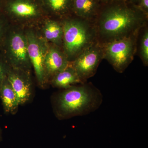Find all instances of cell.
<instances>
[{
    "label": "cell",
    "instance_id": "cell-1",
    "mask_svg": "<svg viewBox=\"0 0 148 148\" xmlns=\"http://www.w3.org/2000/svg\"><path fill=\"white\" fill-rule=\"evenodd\" d=\"M147 21L139 8L123 4L113 5L103 11L95 24L97 41L104 45L138 34Z\"/></svg>",
    "mask_w": 148,
    "mask_h": 148
},
{
    "label": "cell",
    "instance_id": "cell-2",
    "mask_svg": "<svg viewBox=\"0 0 148 148\" xmlns=\"http://www.w3.org/2000/svg\"><path fill=\"white\" fill-rule=\"evenodd\" d=\"M102 92L86 82L61 89L53 98V111L58 119L86 115L98 110L103 103Z\"/></svg>",
    "mask_w": 148,
    "mask_h": 148
},
{
    "label": "cell",
    "instance_id": "cell-3",
    "mask_svg": "<svg viewBox=\"0 0 148 148\" xmlns=\"http://www.w3.org/2000/svg\"><path fill=\"white\" fill-rule=\"evenodd\" d=\"M63 27L62 49L70 62L97 41L95 25L82 18H69L61 22Z\"/></svg>",
    "mask_w": 148,
    "mask_h": 148
},
{
    "label": "cell",
    "instance_id": "cell-4",
    "mask_svg": "<svg viewBox=\"0 0 148 148\" xmlns=\"http://www.w3.org/2000/svg\"><path fill=\"white\" fill-rule=\"evenodd\" d=\"M0 52L11 68L31 73L32 66L25 31L10 26L0 47Z\"/></svg>",
    "mask_w": 148,
    "mask_h": 148
},
{
    "label": "cell",
    "instance_id": "cell-5",
    "mask_svg": "<svg viewBox=\"0 0 148 148\" xmlns=\"http://www.w3.org/2000/svg\"><path fill=\"white\" fill-rule=\"evenodd\" d=\"M138 34L102 45L103 59L108 61L118 73H123L133 60Z\"/></svg>",
    "mask_w": 148,
    "mask_h": 148
},
{
    "label": "cell",
    "instance_id": "cell-6",
    "mask_svg": "<svg viewBox=\"0 0 148 148\" xmlns=\"http://www.w3.org/2000/svg\"><path fill=\"white\" fill-rule=\"evenodd\" d=\"M25 32L29 58L34 70L37 82L40 87L45 88L49 83L45 71L44 61L49 44L42 36L33 29H27Z\"/></svg>",
    "mask_w": 148,
    "mask_h": 148
},
{
    "label": "cell",
    "instance_id": "cell-7",
    "mask_svg": "<svg viewBox=\"0 0 148 148\" xmlns=\"http://www.w3.org/2000/svg\"><path fill=\"white\" fill-rule=\"evenodd\" d=\"M103 59V45L97 41L84 51L71 63L84 83L95 75Z\"/></svg>",
    "mask_w": 148,
    "mask_h": 148
},
{
    "label": "cell",
    "instance_id": "cell-8",
    "mask_svg": "<svg viewBox=\"0 0 148 148\" xmlns=\"http://www.w3.org/2000/svg\"><path fill=\"white\" fill-rule=\"evenodd\" d=\"M7 77L16 93L20 106L30 101L33 95L31 73L10 67Z\"/></svg>",
    "mask_w": 148,
    "mask_h": 148
},
{
    "label": "cell",
    "instance_id": "cell-9",
    "mask_svg": "<svg viewBox=\"0 0 148 148\" xmlns=\"http://www.w3.org/2000/svg\"><path fill=\"white\" fill-rule=\"evenodd\" d=\"M6 10L12 18L24 23L32 22L40 16L38 6L32 0H10Z\"/></svg>",
    "mask_w": 148,
    "mask_h": 148
},
{
    "label": "cell",
    "instance_id": "cell-10",
    "mask_svg": "<svg viewBox=\"0 0 148 148\" xmlns=\"http://www.w3.org/2000/svg\"><path fill=\"white\" fill-rule=\"evenodd\" d=\"M61 48L49 45L44 61V68L48 82L51 78L71 64Z\"/></svg>",
    "mask_w": 148,
    "mask_h": 148
},
{
    "label": "cell",
    "instance_id": "cell-11",
    "mask_svg": "<svg viewBox=\"0 0 148 148\" xmlns=\"http://www.w3.org/2000/svg\"><path fill=\"white\" fill-rule=\"evenodd\" d=\"M0 99L5 113L12 114L16 113L20 105L16 93L7 77L3 81L0 87Z\"/></svg>",
    "mask_w": 148,
    "mask_h": 148
},
{
    "label": "cell",
    "instance_id": "cell-12",
    "mask_svg": "<svg viewBox=\"0 0 148 148\" xmlns=\"http://www.w3.org/2000/svg\"><path fill=\"white\" fill-rule=\"evenodd\" d=\"M49 83L53 87L63 89L83 83L71 63L66 69L56 74L50 79Z\"/></svg>",
    "mask_w": 148,
    "mask_h": 148
},
{
    "label": "cell",
    "instance_id": "cell-13",
    "mask_svg": "<svg viewBox=\"0 0 148 148\" xmlns=\"http://www.w3.org/2000/svg\"><path fill=\"white\" fill-rule=\"evenodd\" d=\"M42 37L47 42L62 49L63 27L61 22L56 20H47L42 28Z\"/></svg>",
    "mask_w": 148,
    "mask_h": 148
},
{
    "label": "cell",
    "instance_id": "cell-14",
    "mask_svg": "<svg viewBox=\"0 0 148 148\" xmlns=\"http://www.w3.org/2000/svg\"><path fill=\"white\" fill-rule=\"evenodd\" d=\"M72 5L79 18L90 21L96 14L97 5L95 0H72Z\"/></svg>",
    "mask_w": 148,
    "mask_h": 148
},
{
    "label": "cell",
    "instance_id": "cell-15",
    "mask_svg": "<svg viewBox=\"0 0 148 148\" xmlns=\"http://www.w3.org/2000/svg\"><path fill=\"white\" fill-rule=\"evenodd\" d=\"M71 0H45L46 5L53 13L64 14L68 10Z\"/></svg>",
    "mask_w": 148,
    "mask_h": 148
},
{
    "label": "cell",
    "instance_id": "cell-16",
    "mask_svg": "<svg viewBox=\"0 0 148 148\" xmlns=\"http://www.w3.org/2000/svg\"><path fill=\"white\" fill-rule=\"evenodd\" d=\"M140 57L145 66L148 65V30L144 31L141 37L140 48Z\"/></svg>",
    "mask_w": 148,
    "mask_h": 148
},
{
    "label": "cell",
    "instance_id": "cell-17",
    "mask_svg": "<svg viewBox=\"0 0 148 148\" xmlns=\"http://www.w3.org/2000/svg\"><path fill=\"white\" fill-rule=\"evenodd\" d=\"M10 66L6 62L2 54L0 52V87L3 81L7 75Z\"/></svg>",
    "mask_w": 148,
    "mask_h": 148
},
{
    "label": "cell",
    "instance_id": "cell-18",
    "mask_svg": "<svg viewBox=\"0 0 148 148\" xmlns=\"http://www.w3.org/2000/svg\"><path fill=\"white\" fill-rule=\"evenodd\" d=\"M9 27L7 19L3 16H0V47Z\"/></svg>",
    "mask_w": 148,
    "mask_h": 148
},
{
    "label": "cell",
    "instance_id": "cell-19",
    "mask_svg": "<svg viewBox=\"0 0 148 148\" xmlns=\"http://www.w3.org/2000/svg\"><path fill=\"white\" fill-rule=\"evenodd\" d=\"M139 8L146 14H147L148 0H140V8Z\"/></svg>",
    "mask_w": 148,
    "mask_h": 148
},
{
    "label": "cell",
    "instance_id": "cell-20",
    "mask_svg": "<svg viewBox=\"0 0 148 148\" xmlns=\"http://www.w3.org/2000/svg\"><path fill=\"white\" fill-rule=\"evenodd\" d=\"M2 139V132L1 129V127H0V142Z\"/></svg>",
    "mask_w": 148,
    "mask_h": 148
}]
</instances>
